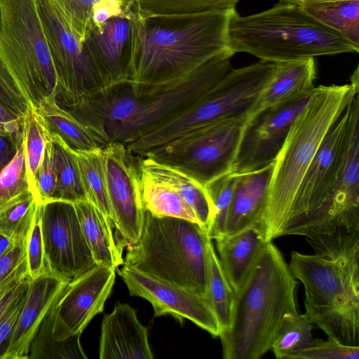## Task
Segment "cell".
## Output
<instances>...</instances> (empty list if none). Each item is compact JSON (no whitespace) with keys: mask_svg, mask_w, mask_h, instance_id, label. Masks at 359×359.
<instances>
[{"mask_svg":"<svg viewBox=\"0 0 359 359\" xmlns=\"http://www.w3.org/2000/svg\"><path fill=\"white\" fill-rule=\"evenodd\" d=\"M303 8L359 45V0H338L313 4Z\"/></svg>","mask_w":359,"mask_h":359,"instance_id":"33","label":"cell"},{"mask_svg":"<svg viewBox=\"0 0 359 359\" xmlns=\"http://www.w3.org/2000/svg\"><path fill=\"white\" fill-rule=\"evenodd\" d=\"M73 204L95 264L117 269L124 264L123 248L115 238L112 222L87 200Z\"/></svg>","mask_w":359,"mask_h":359,"instance_id":"26","label":"cell"},{"mask_svg":"<svg viewBox=\"0 0 359 359\" xmlns=\"http://www.w3.org/2000/svg\"><path fill=\"white\" fill-rule=\"evenodd\" d=\"M81 334L62 341L52 334L50 311L42 321L29 348V359H86L81 342Z\"/></svg>","mask_w":359,"mask_h":359,"instance_id":"34","label":"cell"},{"mask_svg":"<svg viewBox=\"0 0 359 359\" xmlns=\"http://www.w3.org/2000/svg\"><path fill=\"white\" fill-rule=\"evenodd\" d=\"M129 9L146 20H189L235 9L239 0H125Z\"/></svg>","mask_w":359,"mask_h":359,"instance_id":"28","label":"cell"},{"mask_svg":"<svg viewBox=\"0 0 359 359\" xmlns=\"http://www.w3.org/2000/svg\"><path fill=\"white\" fill-rule=\"evenodd\" d=\"M215 240L220 265L236 292L248 276L265 242L259 229L255 226Z\"/></svg>","mask_w":359,"mask_h":359,"instance_id":"24","label":"cell"},{"mask_svg":"<svg viewBox=\"0 0 359 359\" xmlns=\"http://www.w3.org/2000/svg\"><path fill=\"white\" fill-rule=\"evenodd\" d=\"M102 154L112 222L124 248L137 242L144 225L138 156L119 142H109Z\"/></svg>","mask_w":359,"mask_h":359,"instance_id":"13","label":"cell"},{"mask_svg":"<svg viewBox=\"0 0 359 359\" xmlns=\"http://www.w3.org/2000/svg\"><path fill=\"white\" fill-rule=\"evenodd\" d=\"M29 278L27 264L25 262H22L7 278L0 283V318L18 296L24 283Z\"/></svg>","mask_w":359,"mask_h":359,"instance_id":"44","label":"cell"},{"mask_svg":"<svg viewBox=\"0 0 359 359\" xmlns=\"http://www.w3.org/2000/svg\"><path fill=\"white\" fill-rule=\"evenodd\" d=\"M100 0H52L73 33L83 43L91 27L93 6Z\"/></svg>","mask_w":359,"mask_h":359,"instance_id":"40","label":"cell"},{"mask_svg":"<svg viewBox=\"0 0 359 359\" xmlns=\"http://www.w3.org/2000/svg\"><path fill=\"white\" fill-rule=\"evenodd\" d=\"M298 281L272 241L265 242L240 289L231 323L219 337L224 359H258L271 348L283 317L297 313Z\"/></svg>","mask_w":359,"mask_h":359,"instance_id":"5","label":"cell"},{"mask_svg":"<svg viewBox=\"0 0 359 359\" xmlns=\"http://www.w3.org/2000/svg\"><path fill=\"white\" fill-rule=\"evenodd\" d=\"M29 278L25 280L18 296L0 318V353L4 348L17 323L25 300Z\"/></svg>","mask_w":359,"mask_h":359,"instance_id":"45","label":"cell"},{"mask_svg":"<svg viewBox=\"0 0 359 359\" xmlns=\"http://www.w3.org/2000/svg\"><path fill=\"white\" fill-rule=\"evenodd\" d=\"M359 93V77L351 83L320 85L295 117L274 161L260 226L264 242L283 236L302 180L332 126Z\"/></svg>","mask_w":359,"mask_h":359,"instance_id":"3","label":"cell"},{"mask_svg":"<svg viewBox=\"0 0 359 359\" xmlns=\"http://www.w3.org/2000/svg\"><path fill=\"white\" fill-rule=\"evenodd\" d=\"M236 176L234 172H230L213 180L203 187L212 206V219L207 230L208 236L212 240L225 233Z\"/></svg>","mask_w":359,"mask_h":359,"instance_id":"37","label":"cell"},{"mask_svg":"<svg viewBox=\"0 0 359 359\" xmlns=\"http://www.w3.org/2000/svg\"><path fill=\"white\" fill-rule=\"evenodd\" d=\"M207 231L198 223L145 210L141 236L124 265L206 297Z\"/></svg>","mask_w":359,"mask_h":359,"instance_id":"8","label":"cell"},{"mask_svg":"<svg viewBox=\"0 0 359 359\" xmlns=\"http://www.w3.org/2000/svg\"><path fill=\"white\" fill-rule=\"evenodd\" d=\"M310 94L294 102L266 109L247 120L232 172L257 170L274 161L291 125Z\"/></svg>","mask_w":359,"mask_h":359,"instance_id":"18","label":"cell"},{"mask_svg":"<svg viewBox=\"0 0 359 359\" xmlns=\"http://www.w3.org/2000/svg\"><path fill=\"white\" fill-rule=\"evenodd\" d=\"M130 11L97 29L91 25L83 45L106 86L129 80Z\"/></svg>","mask_w":359,"mask_h":359,"instance_id":"20","label":"cell"},{"mask_svg":"<svg viewBox=\"0 0 359 359\" xmlns=\"http://www.w3.org/2000/svg\"><path fill=\"white\" fill-rule=\"evenodd\" d=\"M358 94L350 104L348 135L331 201L322 216L307 229L304 237L342 228L359 230Z\"/></svg>","mask_w":359,"mask_h":359,"instance_id":"17","label":"cell"},{"mask_svg":"<svg viewBox=\"0 0 359 359\" xmlns=\"http://www.w3.org/2000/svg\"><path fill=\"white\" fill-rule=\"evenodd\" d=\"M306 239L315 254L292 251L289 264L304 287L305 314L327 338L359 346V230Z\"/></svg>","mask_w":359,"mask_h":359,"instance_id":"2","label":"cell"},{"mask_svg":"<svg viewBox=\"0 0 359 359\" xmlns=\"http://www.w3.org/2000/svg\"><path fill=\"white\" fill-rule=\"evenodd\" d=\"M212 241L209 236L206 241V298L215 315L221 334L231 326L234 292L222 270Z\"/></svg>","mask_w":359,"mask_h":359,"instance_id":"30","label":"cell"},{"mask_svg":"<svg viewBox=\"0 0 359 359\" xmlns=\"http://www.w3.org/2000/svg\"><path fill=\"white\" fill-rule=\"evenodd\" d=\"M38 194L29 191L0 211V232L17 243L26 241L41 204Z\"/></svg>","mask_w":359,"mask_h":359,"instance_id":"36","label":"cell"},{"mask_svg":"<svg viewBox=\"0 0 359 359\" xmlns=\"http://www.w3.org/2000/svg\"><path fill=\"white\" fill-rule=\"evenodd\" d=\"M57 90L36 0H0V100L23 117Z\"/></svg>","mask_w":359,"mask_h":359,"instance_id":"6","label":"cell"},{"mask_svg":"<svg viewBox=\"0 0 359 359\" xmlns=\"http://www.w3.org/2000/svg\"><path fill=\"white\" fill-rule=\"evenodd\" d=\"M229 49L166 84L137 86L130 81L106 86L63 107L107 142L127 145L197 101L231 69Z\"/></svg>","mask_w":359,"mask_h":359,"instance_id":"1","label":"cell"},{"mask_svg":"<svg viewBox=\"0 0 359 359\" xmlns=\"http://www.w3.org/2000/svg\"><path fill=\"white\" fill-rule=\"evenodd\" d=\"M313 325L306 316L288 313L283 317L273 337L271 350L278 359L287 358L304 348L313 339Z\"/></svg>","mask_w":359,"mask_h":359,"instance_id":"35","label":"cell"},{"mask_svg":"<svg viewBox=\"0 0 359 359\" xmlns=\"http://www.w3.org/2000/svg\"><path fill=\"white\" fill-rule=\"evenodd\" d=\"M128 10L125 0H100L93 8L91 25L100 29L107 20L122 15Z\"/></svg>","mask_w":359,"mask_h":359,"instance_id":"46","label":"cell"},{"mask_svg":"<svg viewBox=\"0 0 359 359\" xmlns=\"http://www.w3.org/2000/svg\"><path fill=\"white\" fill-rule=\"evenodd\" d=\"M350 104L330 129L310 163L283 236L299 233L319 219L328 208L346 142Z\"/></svg>","mask_w":359,"mask_h":359,"instance_id":"12","label":"cell"},{"mask_svg":"<svg viewBox=\"0 0 359 359\" xmlns=\"http://www.w3.org/2000/svg\"><path fill=\"white\" fill-rule=\"evenodd\" d=\"M138 167L176 191L189 205L199 225L208 230L212 211L202 186L182 171L147 156H138Z\"/></svg>","mask_w":359,"mask_h":359,"instance_id":"27","label":"cell"},{"mask_svg":"<svg viewBox=\"0 0 359 359\" xmlns=\"http://www.w3.org/2000/svg\"><path fill=\"white\" fill-rule=\"evenodd\" d=\"M118 273L131 296L142 297L151 304L155 316L170 315L181 323L188 319L214 337H219L218 322L205 297L124 264Z\"/></svg>","mask_w":359,"mask_h":359,"instance_id":"16","label":"cell"},{"mask_svg":"<svg viewBox=\"0 0 359 359\" xmlns=\"http://www.w3.org/2000/svg\"><path fill=\"white\" fill-rule=\"evenodd\" d=\"M39 210L50 272L70 280L97 265L73 203L50 201L41 203Z\"/></svg>","mask_w":359,"mask_h":359,"instance_id":"14","label":"cell"},{"mask_svg":"<svg viewBox=\"0 0 359 359\" xmlns=\"http://www.w3.org/2000/svg\"><path fill=\"white\" fill-rule=\"evenodd\" d=\"M227 47L234 54L248 53L273 63L359 50L358 44L302 7L282 2L247 16L231 11Z\"/></svg>","mask_w":359,"mask_h":359,"instance_id":"7","label":"cell"},{"mask_svg":"<svg viewBox=\"0 0 359 359\" xmlns=\"http://www.w3.org/2000/svg\"><path fill=\"white\" fill-rule=\"evenodd\" d=\"M101 359H152L147 328L140 323L136 310L127 304H116L104 316L100 340Z\"/></svg>","mask_w":359,"mask_h":359,"instance_id":"21","label":"cell"},{"mask_svg":"<svg viewBox=\"0 0 359 359\" xmlns=\"http://www.w3.org/2000/svg\"><path fill=\"white\" fill-rule=\"evenodd\" d=\"M276 63L260 60L229 70L197 101L153 130L126 145L135 156L190 131L218 122L246 117L269 83Z\"/></svg>","mask_w":359,"mask_h":359,"instance_id":"9","label":"cell"},{"mask_svg":"<svg viewBox=\"0 0 359 359\" xmlns=\"http://www.w3.org/2000/svg\"><path fill=\"white\" fill-rule=\"evenodd\" d=\"M26 258L30 278L50 272L46 258L39 207L27 236Z\"/></svg>","mask_w":359,"mask_h":359,"instance_id":"42","label":"cell"},{"mask_svg":"<svg viewBox=\"0 0 359 359\" xmlns=\"http://www.w3.org/2000/svg\"><path fill=\"white\" fill-rule=\"evenodd\" d=\"M115 271L96 265L68 281L50 310L55 339L81 334L94 316L103 311L115 283Z\"/></svg>","mask_w":359,"mask_h":359,"instance_id":"15","label":"cell"},{"mask_svg":"<svg viewBox=\"0 0 359 359\" xmlns=\"http://www.w3.org/2000/svg\"><path fill=\"white\" fill-rule=\"evenodd\" d=\"M54 149L57 182L52 201L72 203L86 201L76 154L58 139H50Z\"/></svg>","mask_w":359,"mask_h":359,"instance_id":"32","label":"cell"},{"mask_svg":"<svg viewBox=\"0 0 359 359\" xmlns=\"http://www.w3.org/2000/svg\"><path fill=\"white\" fill-rule=\"evenodd\" d=\"M69 280L48 272L29 278L27 294L15 328L0 359H27L31 343Z\"/></svg>","mask_w":359,"mask_h":359,"instance_id":"19","label":"cell"},{"mask_svg":"<svg viewBox=\"0 0 359 359\" xmlns=\"http://www.w3.org/2000/svg\"><path fill=\"white\" fill-rule=\"evenodd\" d=\"M36 4L57 77L58 103L72 105L104 88L95 64L52 0Z\"/></svg>","mask_w":359,"mask_h":359,"instance_id":"11","label":"cell"},{"mask_svg":"<svg viewBox=\"0 0 359 359\" xmlns=\"http://www.w3.org/2000/svg\"><path fill=\"white\" fill-rule=\"evenodd\" d=\"M338 0H280V2L294 5L300 7H305L307 6L321 4L329 1H334Z\"/></svg>","mask_w":359,"mask_h":359,"instance_id":"51","label":"cell"},{"mask_svg":"<svg viewBox=\"0 0 359 359\" xmlns=\"http://www.w3.org/2000/svg\"><path fill=\"white\" fill-rule=\"evenodd\" d=\"M247 120L238 117L197 128L142 156L182 171L203 187L233 172Z\"/></svg>","mask_w":359,"mask_h":359,"instance_id":"10","label":"cell"},{"mask_svg":"<svg viewBox=\"0 0 359 359\" xmlns=\"http://www.w3.org/2000/svg\"><path fill=\"white\" fill-rule=\"evenodd\" d=\"M22 140L0 133V173L15 156Z\"/></svg>","mask_w":359,"mask_h":359,"instance_id":"49","label":"cell"},{"mask_svg":"<svg viewBox=\"0 0 359 359\" xmlns=\"http://www.w3.org/2000/svg\"><path fill=\"white\" fill-rule=\"evenodd\" d=\"M75 154L86 200L113 224L102 148Z\"/></svg>","mask_w":359,"mask_h":359,"instance_id":"31","label":"cell"},{"mask_svg":"<svg viewBox=\"0 0 359 359\" xmlns=\"http://www.w3.org/2000/svg\"><path fill=\"white\" fill-rule=\"evenodd\" d=\"M57 182L53 141L47 142L43 160L34 177L35 187L41 203L53 200Z\"/></svg>","mask_w":359,"mask_h":359,"instance_id":"43","label":"cell"},{"mask_svg":"<svg viewBox=\"0 0 359 359\" xmlns=\"http://www.w3.org/2000/svg\"><path fill=\"white\" fill-rule=\"evenodd\" d=\"M138 168L142 200L146 211L156 217H177L198 224L189 205L176 191Z\"/></svg>","mask_w":359,"mask_h":359,"instance_id":"29","label":"cell"},{"mask_svg":"<svg viewBox=\"0 0 359 359\" xmlns=\"http://www.w3.org/2000/svg\"><path fill=\"white\" fill-rule=\"evenodd\" d=\"M23 117L18 116L0 100V133L11 135L22 140Z\"/></svg>","mask_w":359,"mask_h":359,"instance_id":"48","label":"cell"},{"mask_svg":"<svg viewBox=\"0 0 359 359\" xmlns=\"http://www.w3.org/2000/svg\"><path fill=\"white\" fill-rule=\"evenodd\" d=\"M273 166V162L257 170L235 173L236 181L224 235L252 226L260 230Z\"/></svg>","mask_w":359,"mask_h":359,"instance_id":"22","label":"cell"},{"mask_svg":"<svg viewBox=\"0 0 359 359\" xmlns=\"http://www.w3.org/2000/svg\"><path fill=\"white\" fill-rule=\"evenodd\" d=\"M359 346H348L327 338L312 339L302 349L287 359H358Z\"/></svg>","mask_w":359,"mask_h":359,"instance_id":"41","label":"cell"},{"mask_svg":"<svg viewBox=\"0 0 359 359\" xmlns=\"http://www.w3.org/2000/svg\"><path fill=\"white\" fill-rule=\"evenodd\" d=\"M27 240L15 243L0 256V283L7 278L26 257Z\"/></svg>","mask_w":359,"mask_h":359,"instance_id":"47","label":"cell"},{"mask_svg":"<svg viewBox=\"0 0 359 359\" xmlns=\"http://www.w3.org/2000/svg\"><path fill=\"white\" fill-rule=\"evenodd\" d=\"M15 245L11 238L0 232V256L9 251Z\"/></svg>","mask_w":359,"mask_h":359,"instance_id":"50","label":"cell"},{"mask_svg":"<svg viewBox=\"0 0 359 359\" xmlns=\"http://www.w3.org/2000/svg\"><path fill=\"white\" fill-rule=\"evenodd\" d=\"M34 109L50 139L60 140L74 152L92 151L109 144L62 107L57 97L45 100Z\"/></svg>","mask_w":359,"mask_h":359,"instance_id":"25","label":"cell"},{"mask_svg":"<svg viewBox=\"0 0 359 359\" xmlns=\"http://www.w3.org/2000/svg\"><path fill=\"white\" fill-rule=\"evenodd\" d=\"M22 126L28 178L32 187L36 191L34 177L43 160L50 137L34 108L29 109L24 116Z\"/></svg>","mask_w":359,"mask_h":359,"instance_id":"39","label":"cell"},{"mask_svg":"<svg viewBox=\"0 0 359 359\" xmlns=\"http://www.w3.org/2000/svg\"><path fill=\"white\" fill-rule=\"evenodd\" d=\"M314 58L276 63L273 73L263 90L248 120L260 111L297 100L309 95L315 88Z\"/></svg>","mask_w":359,"mask_h":359,"instance_id":"23","label":"cell"},{"mask_svg":"<svg viewBox=\"0 0 359 359\" xmlns=\"http://www.w3.org/2000/svg\"><path fill=\"white\" fill-rule=\"evenodd\" d=\"M231 11L210 13L169 28L151 25L129 9L128 81L137 86L166 84L227 50Z\"/></svg>","mask_w":359,"mask_h":359,"instance_id":"4","label":"cell"},{"mask_svg":"<svg viewBox=\"0 0 359 359\" xmlns=\"http://www.w3.org/2000/svg\"><path fill=\"white\" fill-rule=\"evenodd\" d=\"M31 191L37 194L28 178L22 140L14 158L0 173V211Z\"/></svg>","mask_w":359,"mask_h":359,"instance_id":"38","label":"cell"}]
</instances>
